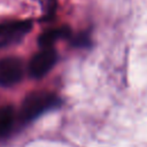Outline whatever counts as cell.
Segmentation results:
<instances>
[{
    "mask_svg": "<svg viewBox=\"0 0 147 147\" xmlns=\"http://www.w3.org/2000/svg\"><path fill=\"white\" fill-rule=\"evenodd\" d=\"M57 105L59 99L56 95L46 91H36L25 96L20 115L23 121H31Z\"/></svg>",
    "mask_w": 147,
    "mask_h": 147,
    "instance_id": "obj_1",
    "label": "cell"
},
{
    "mask_svg": "<svg viewBox=\"0 0 147 147\" xmlns=\"http://www.w3.org/2000/svg\"><path fill=\"white\" fill-rule=\"evenodd\" d=\"M56 57V52L53 49V47L41 48V51L33 55L29 62L28 69L30 76L33 78H41L42 76L48 74L55 64Z\"/></svg>",
    "mask_w": 147,
    "mask_h": 147,
    "instance_id": "obj_2",
    "label": "cell"
},
{
    "mask_svg": "<svg viewBox=\"0 0 147 147\" xmlns=\"http://www.w3.org/2000/svg\"><path fill=\"white\" fill-rule=\"evenodd\" d=\"M41 9H42V14H44V18L46 21L52 20L55 15L56 11V7H57V0H39Z\"/></svg>",
    "mask_w": 147,
    "mask_h": 147,
    "instance_id": "obj_7",
    "label": "cell"
},
{
    "mask_svg": "<svg viewBox=\"0 0 147 147\" xmlns=\"http://www.w3.org/2000/svg\"><path fill=\"white\" fill-rule=\"evenodd\" d=\"M14 119L15 113L10 106H5L0 108V136L9 132V130L13 127Z\"/></svg>",
    "mask_w": 147,
    "mask_h": 147,
    "instance_id": "obj_6",
    "label": "cell"
},
{
    "mask_svg": "<svg viewBox=\"0 0 147 147\" xmlns=\"http://www.w3.org/2000/svg\"><path fill=\"white\" fill-rule=\"evenodd\" d=\"M23 64L17 57H3L0 60V85L11 86L23 77Z\"/></svg>",
    "mask_w": 147,
    "mask_h": 147,
    "instance_id": "obj_3",
    "label": "cell"
},
{
    "mask_svg": "<svg viewBox=\"0 0 147 147\" xmlns=\"http://www.w3.org/2000/svg\"><path fill=\"white\" fill-rule=\"evenodd\" d=\"M70 29L68 26H61V28H53L49 30L44 31L39 38L38 44L41 48H52L53 44L61 38H67L70 36Z\"/></svg>",
    "mask_w": 147,
    "mask_h": 147,
    "instance_id": "obj_5",
    "label": "cell"
},
{
    "mask_svg": "<svg viewBox=\"0 0 147 147\" xmlns=\"http://www.w3.org/2000/svg\"><path fill=\"white\" fill-rule=\"evenodd\" d=\"M32 28L30 21H20L0 24V47L21 39Z\"/></svg>",
    "mask_w": 147,
    "mask_h": 147,
    "instance_id": "obj_4",
    "label": "cell"
}]
</instances>
